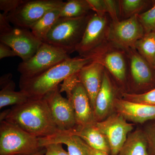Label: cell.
Segmentation results:
<instances>
[{"instance_id":"6da1fadb","label":"cell","mask_w":155,"mask_h":155,"mask_svg":"<svg viewBox=\"0 0 155 155\" xmlns=\"http://www.w3.org/2000/svg\"><path fill=\"white\" fill-rule=\"evenodd\" d=\"M38 138L52 135L59 130L44 98H30L9 110L5 120Z\"/></svg>"},{"instance_id":"7a4b0ae2","label":"cell","mask_w":155,"mask_h":155,"mask_svg":"<svg viewBox=\"0 0 155 155\" xmlns=\"http://www.w3.org/2000/svg\"><path fill=\"white\" fill-rule=\"evenodd\" d=\"M92 62L90 58L76 57L66 61L40 74L28 78L20 77L19 87L30 98H42L67 78L77 74Z\"/></svg>"},{"instance_id":"3957f363","label":"cell","mask_w":155,"mask_h":155,"mask_svg":"<svg viewBox=\"0 0 155 155\" xmlns=\"http://www.w3.org/2000/svg\"><path fill=\"white\" fill-rule=\"evenodd\" d=\"M39 138L5 120L0 123V155H31L45 150Z\"/></svg>"},{"instance_id":"277c9868","label":"cell","mask_w":155,"mask_h":155,"mask_svg":"<svg viewBox=\"0 0 155 155\" xmlns=\"http://www.w3.org/2000/svg\"><path fill=\"white\" fill-rule=\"evenodd\" d=\"M91 15L76 18H59L44 42L62 49L68 54L75 51Z\"/></svg>"},{"instance_id":"5b68a950","label":"cell","mask_w":155,"mask_h":155,"mask_svg":"<svg viewBox=\"0 0 155 155\" xmlns=\"http://www.w3.org/2000/svg\"><path fill=\"white\" fill-rule=\"evenodd\" d=\"M60 90L61 93H66L67 98L72 104L77 126L96 124L97 121L90 100L76 74L64 80Z\"/></svg>"},{"instance_id":"8992f818","label":"cell","mask_w":155,"mask_h":155,"mask_svg":"<svg viewBox=\"0 0 155 155\" xmlns=\"http://www.w3.org/2000/svg\"><path fill=\"white\" fill-rule=\"evenodd\" d=\"M70 58L67 52L43 42L35 54L27 61L19 64L21 77H32L45 72Z\"/></svg>"},{"instance_id":"52a82bcc","label":"cell","mask_w":155,"mask_h":155,"mask_svg":"<svg viewBox=\"0 0 155 155\" xmlns=\"http://www.w3.org/2000/svg\"><path fill=\"white\" fill-rule=\"evenodd\" d=\"M64 2L62 0L25 1L17 9L9 13L7 18L16 27L29 29L48 12L61 9Z\"/></svg>"},{"instance_id":"ba28073f","label":"cell","mask_w":155,"mask_h":155,"mask_svg":"<svg viewBox=\"0 0 155 155\" xmlns=\"http://www.w3.org/2000/svg\"><path fill=\"white\" fill-rule=\"evenodd\" d=\"M145 34L137 16L110 24L108 41L127 51L135 49V44Z\"/></svg>"},{"instance_id":"9c48e42d","label":"cell","mask_w":155,"mask_h":155,"mask_svg":"<svg viewBox=\"0 0 155 155\" xmlns=\"http://www.w3.org/2000/svg\"><path fill=\"white\" fill-rule=\"evenodd\" d=\"M110 25L107 16L91 14L75 51L80 57L87 58L108 41Z\"/></svg>"},{"instance_id":"30bf717a","label":"cell","mask_w":155,"mask_h":155,"mask_svg":"<svg viewBox=\"0 0 155 155\" xmlns=\"http://www.w3.org/2000/svg\"><path fill=\"white\" fill-rule=\"evenodd\" d=\"M126 52L108 41L87 58L103 65L118 82L123 83L127 77Z\"/></svg>"},{"instance_id":"8fae6325","label":"cell","mask_w":155,"mask_h":155,"mask_svg":"<svg viewBox=\"0 0 155 155\" xmlns=\"http://www.w3.org/2000/svg\"><path fill=\"white\" fill-rule=\"evenodd\" d=\"M95 125L107 140L110 155H118L134 126L116 112L104 120L97 122Z\"/></svg>"},{"instance_id":"7c38bea8","label":"cell","mask_w":155,"mask_h":155,"mask_svg":"<svg viewBox=\"0 0 155 155\" xmlns=\"http://www.w3.org/2000/svg\"><path fill=\"white\" fill-rule=\"evenodd\" d=\"M0 41L11 48L22 61L31 58L43 42L31 30L17 27L7 33L0 35Z\"/></svg>"},{"instance_id":"4fadbf2b","label":"cell","mask_w":155,"mask_h":155,"mask_svg":"<svg viewBox=\"0 0 155 155\" xmlns=\"http://www.w3.org/2000/svg\"><path fill=\"white\" fill-rule=\"evenodd\" d=\"M49 107L58 130L69 131L76 126L75 113L72 104L62 95L58 87L44 97Z\"/></svg>"},{"instance_id":"5bb4252c","label":"cell","mask_w":155,"mask_h":155,"mask_svg":"<svg viewBox=\"0 0 155 155\" xmlns=\"http://www.w3.org/2000/svg\"><path fill=\"white\" fill-rule=\"evenodd\" d=\"M114 109L127 122L143 124L155 120V106L116 98Z\"/></svg>"},{"instance_id":"9a60e30c","label":"cell","mask_w":155,"mask_h":155,"mask_svg":"<svg viewBox=\"0 0 155 155\" xmlns=\"http://www.w3.org/2000/svg\"><path fill=\"white\" fill-rule=\"evenodd\" d=\"M125 52L129 60L130 75L134 82L138 86H152L155 83V69L135 49Z\"/></svg>"},{"instance_id":"2e32d148","label":"cell","mask_w":155,"mask_h":155,"mask_svg":"<svg viewBox=\"0 0 155 155\" xmlns=\"http://www.w3.org/2000/svg\"><path fill=\"white\" fill-rule=\"evenodd\" d=\"M116 98L113 82L109 73L105 69L101 86L97 95L94 110L97 122L104 120L112 114Z\"/></svg>"},{"instance_id":"e0dca14e","label":"cell","mask_w":155,"mask_h":155,"mask_svg":"<svg viewBox=\"0 0 155 155\" xmlns=\"http://www.w3.org/2000/svg\"><path fill=\"white\" fill-rule=\"evenodd\" d=\"M105 69L100 63L92 61L76 74L88 94L93 110L97 95L101 86Z\"/></svg>"},{"instance_id":"ac0fdd59","label":"cell","mask_w":155,"mask_h":155,"mask_svg":"<svg viewBox=\"0 0 155 155\" xmlns=\"http://www.w3.org/2000/svg\"><path fill=\"white\" fill-rule=\"evenodd\" d=\"M95 125L76 126L69 131L78 137L91 147L110 155V148L107 140Z\"/></svg>"},{"instance_id":"d6986e66","label":"cell","mask_w":155,"mask_h":155,"mask_svg":"<svg viewBox=\"0 0 155 155\" xmlns=\"http://www.w3.org/2000/svg\"><path fill=\"white\" fill-rule=\"evenodd\" d=\"M41 147L51 143H61L66 145L70 155H86L80 143V138L69 131L59 130L52 135L39 138Z\"/></svg>"},{"instance_id":"ffe728a7","label":"cell","mask_w":155,"mask_h":155,"mask_svg":"<svg viewBox=\"0 0 155 155\" xmlns=\"http://www.w3.org/2000/svg\"><path fill=\"white\" fill-rule=\"evenodd\" d=\"M117 155H150L143 130L130 132Z\"/></svg>"},{"instance_id":"44dd1931","label":"cell","mask_w":155,"mask_h":155,"mask_svg":"<svg viewBox=\"0 0 155 155\" xmlns=\"http://www.w3.org/2000/svg\"><path fill=\"white\" fill-rule=\"evenodd\" d=\"M61 9L49 11L30 27L31 31L37 38L43 42L48 34L60 18Z\"/></svg>"},{"instance_id":"7402d4cb","label":"cell","mask_w":155,"mask_h":155,"mask_svg":"<svg viewBox=\"0 0 155 155\" xmlns=\"http://www.w3.org/2000/svg\"><path fill=\"white\" fill-rule=\"evenodd\" d=\"M15 84L13 80L1 89L0 91V108L8 106L22 104L30 98L24 92L15 91Z\"/></svg>"},{"instance_id":"603a6c76","label":"cell","mask_w":155,"mask_h":155,"mask_svg":"<svg viewBox=\"0 0 155 155\" xmlns=\"http://www.w3.org/2000/svg\"><path fill=\"white\" fill-rule=\"evenodd\" d=\"M134 48L155 69V31L145 34L137 42Z\"/></svg>"},{"instance_id":"cb8c5ba5","label":"cell","mask_w":155,"mask_h":155,"mask_svg":"<svg viewBox=\"0 0 155 155\" xmlns=\"http://www.w3.org/2000/svg\"><path fill=\"white\" fill-rule=\"evenodd\" d=\"M91 9L87 0H69L60 11V18H76L88 15Z\"/></svg>"},{"instance_id":"d4e9b609","label":"cell","mask_w":155,"mask_h":155,"mask_svg":"<svg viewBox=\"0 0 155 155\" xmlns=\"http://www.w3.org/2000/svg\"><path fill=\"white\" fill-rule=\"evenodd\" d=\"M145 0H121L118 1L120 16L125 19L137 16L153 2Z\"/></svg>"},{"instance_id":"484cf974","label":"cell","mask_w":155,"mask_h":155,"mask_svg":"<svg viewBox=\"0 0 155 155\" xmlns=\"http://www.w3.org/2000/svg\"><path fill=\"white\" fill-rule=\"evenodd\" d=\"M122 96L128 101L155 106V88L143 93H123Z\"/></svg>"},{"instance_id":"4316f807","label":"cell","mask_w":155,"mask_h":155,"mask_svg":"<svg viewBox=\"0 0 155 155\" xmlns=\"http://www.w3.org/2000/svg\"><path fill=\"white\" fill-rule=\"evenodd\" d=\"M145 34L155 31V5L149 10L137 15Z\"/></svg>"},{"instance_id":"83f0119b","label":"cell","mask_w":155,"mask_h":155,"mask_svg":"<svg viewBox=\"0 0 155 155\" xmlns=\"http://www.w3.org/2000/svg\"><path fill=\"white\" fill-rule=\"evenodd\" d=\"M143 132L147 143L150 155H155V120L145 127Z\"/></svg>"},{"instance_id":"f1b7e54d","label":"cell","mask_w":155,"mask_h":155,"mask_svg":"<svg viewBox=\"0 0 155 155\" xmlns=\"http://www.w3.org/2000/svg\"><path fill=\"white\" fill-rule=\"evenodd\" d=\"M105 2L107 5V13L109 14L112 20V23L119 22L120 21L119 19L120 12L118 1L105 0Z\"/></svg>"},{"instance_id":"f546056e","label":"cell","mask_w":155,"mask_h":155,"mask_svg":"<svg viewBox=\"0 0 155 155\" xmlns=\"http://www.w3.org/2000/svg\"><path fill=\"white\" fill-rule=\"evenodd\" d=\"M91 10L98 16L103 17L107 14L105 0H87Z\"/></svg>"},{"instance_id":"4dcf8cb0","label":"cell","mask_w":155,"mask_h":155,"mask_svg":"<svg viewBox=\"0 0 155 155\" xmlns=\"http://www.w3.org/2000/svg\"><path fill=\"white\" fill-rule=\"evenodd\" d=\"M24 2L23 0H1L0 9L3 11L4 14L8 15L17 9Z\"/></svg>"},{"instance_id":"1f68e13d","label":"cell","mask_w":155,"mask_h":155,"mask_svg":"<svg viewBox=\"0 0 155 155\" xmlns=\"http://www.w3.org/2000/svg\"><path fill=\"white\" fill-rule=\"evenodd\" d=\"M45 155H70L66 151L61 143H51L45 146Z\"/></svg>"},{"instance_id":"d6a6232c","label":"cell","mask_w":155,"mask_h":155,"mask_svg":"<svg viewBox=\"0 0 155 155\" xmlns=\"http://www.w3.org/2000/svg\"><path fill=\"white\" fill-rule=\"evenodd\" d=\"M7 15L4 13L0 14V35L4 34L10 31L13 27L11 26Z\"/></svg>"},{"instance_id":"836d02e7","label":"cell","mask_w":155,"mask_h":155,"mask_svg":"<svg viewBox=\"0 0 155 155\" xmlns=\"http://www.w3.org/2000/svg\"><path fill=\"white\" fill-rule=\"evenodd\" d=\"M17 56L16 53L11 48L2 43H0V59Z\"/></svg>"},{"instance_id":"e575fe53","label":"cell","mask_w":155,"mask_h":155,"mask_svg":"<svg viewBox=\"0 0 155 155\" xmlns=\"http://www.w3.org/2000/svg\"><path fill=\"white\" fill-rule=\"evenodd\" d=\"M80 143L84 153L86 155H109L106 153L97 150L92 148L89 146L88 145L86 144L84 141H83L80 138Z\"/></svg>"},{"instance_id":"d590c367","label":"cell","mask_w":155,"mask_h":155,"mask_svg":"<svg viewBox=\"0 0 155 155\" xmlns=\"http://www.w3.org/2000/svg\"><path fill=\"white\" fill-rule=\"evenodd\" d=\"M12 75L11 73L6 74L3 75L0 79V86L1 88H3L4 87L10 83L12 81Z\"/></svg>"},{"instance_id":"8d00e7d4","label":"cell","mask_w":155,"mask_h":155,"mask_svg":"<svg viewBox=\"0 0 155 155\" xmlns=\"http://www.w3.org/2000/svg\"><path fill=\"white\" fill-rule=\"evenodd\" d=\"M45 150H44L42 151L41 152L38 153L34 154H31V155L20 154V155H41L45 154Z\"/></svg>"},{"instance_id":"74e56055","label":"cell","mask_w":155,"mask_h":155,"mask_svg":"<svg viewBox=\"0 0 155 155\" xmlns=\"http://www.w3.org/2000/svg\"><path fill=\"white\" fill-rule=\"evenodd\" d=\"M45 155V154H43V155Z\"/></svg>"}]
</instances>
